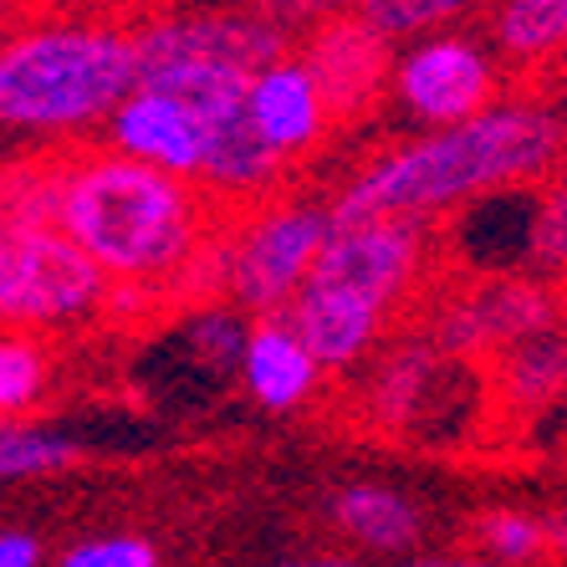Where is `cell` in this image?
Masks as SVG:
<instances>
[{"label":"cell","instance_id":"12","mask_svg":"<svg viewBox=\"0 0 567 567\" xmlns=\"http://www.w3.org/2000/svg\"><path fill=\"white\" fill-rule=\"evenodd\" d=\"M246 123H251L256 144L266 148V158L281 174H291L302 158H312L322 148V138L332 133L328 103L317 93L312 72L302 66V56L287 52L271 66H261L246 87Z\"/></svg>","mask_w":567,"mask_h":567},{"label":"cell","instance_id":"9","mask_svg":"<svg viewBox=\"0 0 567 567\" xmlns=\"http://www.w3.org/2000/svg\"><path fill=\"white\" fill-rule=\"evenodd\" d=\"M133 56L138 72L148 66H230L256 78L261 66L291 52L277 27H266L256 11H225V6H195V11L154 16L133 27Z\"/></svg>","mask_w":567,"mask_h":567},{"label":"cell","instance_id":"24","mask_svg":"<svg viewBox=\"0 0 567 567\" xmlns=\"http://www.w3.org/2000/svg\"><path fill=\"white\" fill-rule=\"evenodd\" d=\"M343 11H353V0H256V16H261L266 27H277L287 41Z\"/></svg>","mask_w":567,"mask_h":567},{"label":"cell","instance_id":"15","mask_svg":"<svg viewBox=\"0 0 567 567\" xmlns=\"http://www.w3.org/2000/svg\"><path fill=\"white\" fill-rule=\"evenodd\" d=\"M567 41V0H491L486 52L506 66L537 72L563 56Z\"/></svg>","mask_w":567,"mask_h":567},{"label":"cell","instance_id":"23","mask_svg":"<svg viewBox=\"0 0 567 567\" xmlns=\"http://www.w3.org/2000/svg\"><path fill=\"white\" fill-rule=\"evenodd\" d=\"M56 567H158V553L144 537H93L66 547Z\"/></svg>","mask_w":567,"mask_h":567},{"label":"cell","instance_id":"26","mask_svg":"<svg viewBox=\"0 0 567 567\" xmlns=\"http://www.w3.org/2000/svg\"><path fill=\"white\" fill-rule=\"evenodd\" d=\"M410 567H496V563H486V557H424V563Z\"/></svg>","mask_w":567,"mask_h":567},{"label":"cell","instance_id":"11","mask_svg":"<svg viewBox=\"0 0 567 567\" xmlns=\"http://www.w3.org/2000/svg\"><path fill=\"white\" fill-rule=\"evenodd\" d=\"M291 52L302 56V66L312 72L332 123L363 118V113H373V103L389 93L394 47H389L379 31L363 27L353 11L317 21L312 31H302V41H297Z\"/></svg>","mask_w":567,"mask_h":567},{"label":"cell","instance_id":"22","mask_svg":"<svg viewBox=\"0 0 567 567\" xmlns=\"http://www.w3.org/2000/svg\"><path fill=\"white\" fill-rule=\"evenodd\" d=\"M246 317L236 312V307H199L195 322H189V343H195V353L205 358V363H236L240 358V343H246Z\"/></svg>","mask_w":567,"mask_h":567},{"label":"cell","instance_id":"3","mask_svg":"<svg viewBox=\"0 0 567 567\" xmlns=\"http://www.w3.org/2000/svg\"><path fill=\"white\" fill-rule=\"evenodd\" d=\"M435 251L440 225L430 220L332 225L281 322L297 332V343L322 373L358 369L389 343L399 317L420 302Z\"/></svg>","mask_w":567,"mask_h":567},{"label":"cell","instance_id":"6","mask_svg":"<svg viewBox=\"0 0 567 567\" xmlns=\"http://www.w3.org/2000/svg\"><path fill=\"white\" fill-rule=\"evenodd\" d=\"M328 230V205L281 195L261 199L240 210L236 225H220V287L240 312L281 317L312 271Z\"/></svg>","mask_w":567,"mask_h":567},{"label":"cell","instance_id":"19","mask_svg":"<svg viewBox=\"0 0 567 567\" xmlns=\"http://www.w3.org/2000/svg\"><path fill=\"white\" fill-rule=\"evenodd\" d=\"M52 353L31 332H0V424H21V414L47 394Z\"/></svg>","mask_w":567,"mask_h":567},{"label":"cell","instance_id":"8","mask_svg":"<svg viewBox=\"0 0 567 567\" xmlns=\"http://www.w3.org/2000/svg\"><path fill=\"white\" fill-rule=\"evenodd\" d=\"M557 328V291L537 277H481L475 287L450 291L430 317V343L440 353L461 358H496L522 338Z\"/></svg>","mask_w":567,"mask_h":567},{"label":"cell","instance_id":"2","mask_svg":"<svg viewBox=\"0 0 567 567\" xmlns=\"http://www.w3.org/2000/svg\"><path fill=\"white\" fill-rule=\"evenodd\" d=\"M56 230L103 271L113 291L179 281L220 236V210L189 179H169L118 154L62 158Z\"/></svg>","mask_w":567,"mask_h":567},{"label":"cell","instance_id":"25","mask_svg":"<svg viewBox=\"0 0 567 567\" xmlns=\"http://www.w3.org/2000/svg\"><path fill=\"white\" fill-rule=\"evenodd\" d=\"M41 542L31 532H0V567H41Z\"/></svg>","mask_w":567,"mask_h":567},{"label":"cell","instance_id":"21","mask_svg":"<svg viewBox=\"0 0 567 567\" xmlns=\"http://www.w3.org/2000/svg\"><path fill=\"white\" fill-rule=\"evenodd\" d=\"M475 537H481V547H486V563L506 567V563H532V557H542L547 553V542L557 537V527H547V522L532 516V512H512V506H502V512L481 516Z\"/></svg>","mask_w":567,"mask_h":567},{"label":"cell","instance_id":"28","mask_svg":"<svg viewBox=\"0 0 567 567\" xmlns=\"http://www.w3.org/2000/svg\"><path fill=\"white\" fill-rule=\"evenodd\" d=\"M11 6H16V0H0V21H6V11H11Z\"/></svg>","mask_w":567,"mask_h":567},{"label":"cell","instance_id":"18","mask_svg":"<svg viewBox=\"0 0 567 567\" xmlns=\"http://www.w3.org/2000/svg\"><path fill=\"white\" fill-rule=\"evenodd\" d=\"M481 6L486 0H353V16L369 31H379L389 47H404V41L455 31Z\"/></svg>","mask_w":567,"mask_h":567},{"label":"cell","instance_id":"14","mask_svg":"<svg viewBox=\"0 0 567 567\" xmlns=\"http://www.w3.org/2000/svg\"><path fill=\"white\" fill-rule=\"evenodd\" d=\"M236 369H240L246 394L271 414L302 410L307 399L317 394V383H322V369L312 363V353L297 343V332L281 317H256L251 328H246Z\"/></svg>","mask_w":567,"mask_h":567},{"label":"cell","instance_id":"10","mask_svg":"<svg viewBox=\"0 0 567 567\" xmlns=\"http://www.w3.org/2000/svg\"><path fill=\"white\" fill-rule=\"evenodd\" d=\"M369 363H373L369 410H373V424H383L389 435L430 440V435H440V424L461 414L465 363L440 353L430 338L389 343Z\"/></svg>","mask_w":567,"mask_h":567},{"label":"cell","instance_id":"27","mask_svg":"<svg viewBox=\"0 0 567 567\" xmlns=\"http://www.w3.org/2000/svg\"><path fill=\"white\" fill-rule=\"evenodd\" d=\"M271 567H353V563H338V557H312V563H271Z\"/></svg>","mask_w":567,"mask_h":567},{"label":"cell","instance_id":"17","mask_svg":"<svg viewBox=\"0 0 567 567\" xmlns=\"http://www.w3.org/2000/svg\"><path fill=\"white\" fill-rule=\"evenodd\" d=\"M496 383H502V399L516 410L553 404L563 389V332H537V338H522L506 353H496Z\"/></svg>","mask_w":567,"mask_h":567},{"label":"cell","instance_id":"13","mask_svg":"<svg viewBox=\"0 0 567 567\" xmlns=\"http://www.w3.org/2000/svg\"><path fill=\"white\" fill-rule=\"evenodd\" d=\"M107 133V154L133 158L144 169H158L169 179H199L205 164V133H199L195 113L185 103H174L169 93L154 87H133L103 123Z\"/></svg>","mask_w":567,"mask_h":567},{"label":"cell","instance_id":"1","mask_svg":"<svg viewBox=\"0 0 567 567\" xmlns=\"http://www.w3.org/2000/svg\"><path fill=\"white\" fill-rule=\"evenodd\" d=\"M563 169V113L542 97H502L455 128L389 144L328 199V225L430 220L481 199L553 185Z\"/></svg>","mask_w":567,"mask_h":567},{"label":"cell","instance_id":"20","mask_svg":"<svg viewBox=\"0 0 567 567\" xmlns=\"http://www.w3.org/2000/svg\"><path fill=\"white\" fill-rule=\"evenodd\" d=\"M78 461V440L41 430V424H0V486L6 481H37L56 475Z\"/></svg>","mask_w":567,"mask_h":567},{"label":"cell","instance_id":"4","mask_svg":"<svg viewBox=\"0 0 567 567\" xmlns=\"http://www.w3.org/2000/svg\"><path fill=\"white\" fill-rule=\"evenodd\" d=\"M133 87V37L113 21H37L0 41V133H93Z\"/></svg>","mask_w":567,"mask_h":567},{"label":"cell","instance_id":"5","mask_svg":"<svg viewBox=\"0 0 567 567\" xmlns=\"http://www.w3.org/2000/svg\"><path fill=\"white\" fill-rule=\"evenodd\" d=\"M113 287L87 256L41 220L0 215V332L82 328L107 312Z\"/></svg>","mask_w":567,"mask_h":567},{"label":"cell","instance_id":"16","mask_svg":"<svg viewBox=\"0 0 567 567\" xmlns=\"http://www.w3.org/2000/svg\"><path fill=\"white\" fill-rule=\"evenodd\" d=\"M332 522L348 532L353 542H363L369 553H410L424 532L420 506L394 486H373L358 481L332 496Z\"/></svg>","mask_w":567,"mask_h":567},{"label":"cell","instance_id":"7","mask_svg":"<svg viewBox=\"0 0 567 567\" xmlns=\"http://www.w3.org/2000/svg\"><path fill=\"white\" fill-rule=\"evenodd\" d=\"M389 93L399 97L404 118L420 133L455 128V123L486 113L491 103L506 97V72L486 52V41L465 31H440L394 47L389 66Z\"/></svg>","mask_w":567,"mask_h":567}]
</instances>
